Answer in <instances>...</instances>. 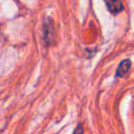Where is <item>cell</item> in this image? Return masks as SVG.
<instances>
[{
  "label": "cell",
  "instance_id": "cell-1",
  "mask_svg": "<svg viewBox=\"0 0 134 134\" xmlns=\"http://www.w3.org/2000/svg\"><path fill=\"white\" fill-rule=\"evenodd\" d=\"M42 41L46 47L51 46L55 41V28L52 18L44 17L42 24Z\"/></svg>",
  "mask_w": 134,
  "mask_h": 134
},
{
  "label": "cell",
  "instance_id": "cell-4",
  "mask_svg": "<svg viewBox=\"0 0 134 134\" xmlns=\"http://www.w3.org/2000/svg\"><path fill=\"white\" fill-rule=\"evenodd\" d=\"M72 134H84V128H83L82 124H79L76 126V128L73 130V133Z\"/></svg>",
  "mask_w": 134,
  "mask_h": 134
},
{
  "label": "cell",
  "instance_id": "cell-3",
  "mask_svg": "<svg viewBox=\"0 0 134 134\" xmlns=\"http://www.w3.org/2000/svg\"><path fill=\"white\" fill-rule=\"evenodd\" d=\"M131 66H132V62H131L130 59H125V60H122V61L119 63L117 69H116V72H115L116 76H117V77H124V76H126V74L130 71Z\"/></svg>",
  "mask_w": 134,
  "mask_h": 134
},
{
  "label": "cell",
  "instance_id": "cell-2",
  "mask_svg": "<svg viewBox=\"0 0 134 134\" xmlns=\"http://www.w3.org/2000/svg\"><path fill=\"white\" fill-rule=\"evenodd\" d=\"M104 2L107 6V9L112 15H117L124 10L122 0H104Z\"/></svg>",
  "mask_w": 134,
  "mask_h": 134
}]
</instances>
